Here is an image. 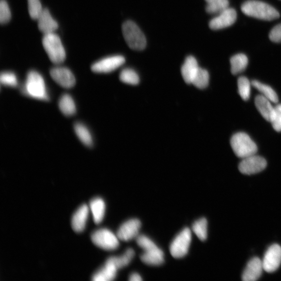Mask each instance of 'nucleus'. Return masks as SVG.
<instances>
[{"label": "nucleus", "instance_id": "obj_22", "mask_svg": "<svg viewBox=\"0 0 281 281\" xmlns=\"http://www.w3.org/2000/svg\"><path fill=\"white\" fill-rule=\"evenodd\" d=\"M59 108L64 115L72 116L76 112V106L72 97L68 94L63 95L59 101Z\"/></svg>", "mask_w": 281, "mask_h": 281}, {"label": "nucleus", "instance_id": "obj_6", "mask_svg": "<svg viewBox=\"0 0 281 281\" xmlns=\"http://www.w3.org/2000/svg\"><path fill=\"white\" fill-rule=\"evenodd\" d=\"M192 240L191 230L187 227L182 230L173 240L170 246L171 255L176 258L185 256L188 253Z\"/></svg>", "mask_w": 281, "mask_h": 281}, {"label": "nucleus", "instance_id": "obj_29", "mask_svg": "<svg viewBox=\"0 0 281 281\" xmlns=\"http://www.w3.org/2000/svg\"><path fill=\"white\" fill-rule=\"evenodd\" d=\"M229 5L228 0H213L207 3L206 10L210 14H219L229 8Z\"/></svg>", "mask_w": 281, "mask_h": 281}, {"label": "nucleus", "instance_id": "obj_27", "mask_svg": "<svg viewBox=\"0 0 281 281\" xmlns=\"http://www.w3.org/2000/svg\"><path fill=\"white\" fill-rule=\"evenodd\" d=\"M192 230L200 240H206L207 238V220L203 218L197 220L193 225Z\"/></svg>", "mask_w": 281, "mask_h": 281}, {"label": "nucleus", "instance_id": "obj_7", "mask_svg": "<svg viewBox=\"0 0 281 281\" xmlns=\"http://www.w3.org/2000/svg\"><path fill=\"white\" fill-rule=\"evenodd\" d=\"M94 244L105 250L116 249L119 245V239L116 235L107 229H101L95 231L91 235Z\"/></svg>", "mask_w": 281, "mask_h": 281}, {"label": "nucleus", "instance_id": "obj_8", "mask_svg": "<svg viewBox=\"0 0 281 281\" xmlns=\"http://www.w3.org/2000/svg\"><path fill=\"white\" fill-rule=\"evenodd\" d=\"M267 164L264 158L254 155L243 158L239 165V169L242 173L251 175L263 170Z\"/></svg>", "mask_w": 281, "mask_h": 281}, {"label": "nucleus", "instance_id": "obj_28", "mask_svg": "<svg viewBox=\"0 0 281 281\" xmlns=\"http://www.w3.org/2000/svg\"><path fill=\"white\" fill-rule=\"evenodd\" d=\"M209 75L206 70L199 68L192 81V84L199 89L206 88L209 83Z\"/></svg>", "mask_w": 281, "mask_h": 281}, {"label": "nucleus", "instance_id": "obj_33", "mask_svg": "<svg viewBox=\"0 0 281 281\" xmlns=\"http://www.w3.org/2000/svg\"><path fill=\"white\" fill-rule=\"evenodd\" d=\"M0 81L5 86L16 87L18 85L17 75L12 72H2L0 75Z\"/></svg>", "mask_w": 281, "mask_h": 281}, {"label": "nucleus", "instance_id": "obj_23", "mask_svg": "<svg viewBox=\"0 0 281 281\" xmlns=\"http://www.w3.org/2000/svg\"><path fill=\"white\" fill-rule=\"evenodd\" d=\"M74 129L78 138L84 145L90 148L93 146V136L89 129L84 125L79 123L75 124Z\"/></svg>", "mask_w": 281, "mask_h": 281}, {"label": "nucleus", "instance_id": "obj_18", "mask_svg": "<svg viewBox=\"0 0 281 281\" xmlns=\"http://www.w3.org/2000/svg\"><path fill=\"white\" fill-rule=\"evenodd\" d=\"M255 105L262 116L270 122L275 109L271 105V101L262 95H260L256 97Z\"/></svg>", "mask_w": 281, "mask_h": 281}, {"label": "nucleus", "instance_id": "obj_1", "mask_svg": "<svg viewBox=\"0 0 281 281\" xmlns=\"http://www.w3.org/2000/svg\"><path fill=\"white\" fill-rule=\"evenodd\" d=\"M241 10L247 16L262 20H272L280 17L279 13L274 7L256 0H249L243 3Z\"/></svg>", "mask_w": 281, "mask_h": 281}, {"label": "nucleus", "instance_id": "obj_4", "mask_svg": "<svg viewBox=\"0 0 281 281\" xmlns=\"http://www.w3.org/2000/svg\"><path fill=\"white\" fill-rule=\"evenodd\" d=\"M125 40L129 48L136 51L145 49L147 40L139 27L132 21H127L122 26Z\"/></svg>", "mask_w": 281, "mask_h": 281}, {"label": "nucleus", "instance_id": "obj_19", "mask_svg": "<svg viewBox=\"0 0 281 281\" xmlns=\"http://www.w3.org/2000/svg\"><path fill=\"white\" fill-rule=\"evenodd\" d=\"M141 260L144 262L150 265H159L164 262V254L158 247L152 250L144 251L141 256Z\"/></svg>", "mask_w": 281, "mask_h": 281}, {"label": "nucleus", "instance_id": "obj_24", "mask_svg": "<svg viewBox=\"0 0 281 281\" xmlns=\"http://www.w3.org/2000/svg\"><path fill=\"white\" fill-rule=\"evenodd\" d=\"M231 71L233 75H237L244 71L248 65V58L243 54L232 56L230 59Z\"/></svg>", "mask_w": 281, "mask_h": 281}, {"label": "nucleus", "instance_id": "obj_26", "mask_svg": "<svg viewBox=\"0 0 281 281\" xmlns=\"http://www.w3.org/2000/svg\"><path fill=\"white\" fill-rule=\"evenodd\" d=\"M252 84L254 88L260 91L263 96L267 98L271 102L275 103L278 102V95L270 87L257 80L253 81Z\"/></svg>", "mask_w": 281, "mask_h": 281}, {"label": "nucleus", "instance_id": "obj_15", "mask_svg": "<svg viewBox=\"0 0 281 281\" xmlns=\"http://www.w3.org/2000/svg\"><path fill=\"white\" fill-rule=\"evenodd\" d=\"M37 20L39 30L44 35L54 33L58 28L57 21L52 18L47 9H43Z\"/></svg>", "mask_w": 281, "mask_h": 281}, {"label": "nucleus", "instance_id": "obj_10", "mask_svg": "<svg viewBox=\"0 0 281 281\" xmlns=\"http://www.w3.org/2000/svg\"><path fill=\"white\" fill-rule=\"evenodd\" d=\"M262 262L265 271L272 273L278 270L281 263V247L278 244L271 245L265 252Z\"/></svg>", "mask_w": 281, "mask_h": 281}, {"label": "nucleus", "instance_id": "obj_37", "mask_svg": "<svg viewBox=\"0 0 281 281\" xmlns=\"http://www.w3.org/2000/svg\"><path fill=\"white\" fill-rule=\"evenodd\" d=\"M270 39L274 42H281V24L273 28L269 34Z\"/></svg>", "mask_w": 281, "mask_h": 281}, {"label": "nucleus", "instance_id": "obj_14", "mask_svg": "<svg viewBox=\"0 0 281 281\" xmlns=\"http://www.w3.org/2000/svg\"><path fill=\"white\" fill-rule=\"evenodd\" d=\"M263 269L262 261L255 257L250 260L243 272L242 279L244 281H255L260 279Z\"/></svg>", "mask_w": 281, "mask_h": 281}, {"label": "nucleus", "instance_id": "obj_13", "mask_svg": "<svg viewBox=\"0 0 281 281\" xmlns=\"http://www.w3.org/2000/svg\"><path fill=\"white\" fill-rule=\"evenodd\" d=\"M237 14L235 10L227 8L209 22V27L212 30L222 29L232 25L237 20Z\"/></svg>", "mask_w": 281, "mask_h": 281}, {"label": "nucleus", "instance_id": "obj_31", "mask_svg": "<svg viewBox=\"0 0 281 281\" xmlns=\"http://www.w3.org/2000/svg\"><path fill=\"white\" fill-rule=\"evenodd\" d=\"M239 93L242 99L247 101L250 95V83L248 79L245 77L239 78L238 82Z\"/></svg>", "mask_w": 281, "mask_h": 281}, {"label": "nucleus", "instance_id": "obj_2", "mask_svg": "<svg viewBox=\"0 0 281 281\" xmlns=\"http://www.w3.org/2000/svg\"><path fill=\"white\" fill-rule=\"evenodd\" d=\"M23 94L36 99L49 101L46 86L42 75L36 71H30L27 75L25 85L22 89Z\"/></svg>", "mask_w": 281, "mask_h": 281}, {"label": "nucleus", "instance_id": "obj_30", "mask_svg": "<svg viewBox=\"0 0 281 281\" xmlns=\"http://www.w3.org/2000/svg\"><path fill=\"white\" fill-rule=\"evenodd\" d=\"M119 78L121 81L132 85H138L140 81L138 74L129 68H127L120 73Z\"/></svg>", "mask_w": 281, "mask_h": 281}, {"label": "nucleus", "instance_id": "obj_17", "mask_svg": "<svg viewBox=\"0 0 281 281\" xmlns=\"http://www.w3.org/2000/svg\"><path fill=\"white\" fill-rule=\"evenodd\" d=\"M196 59L192 56L187 57L181 68V74L185 82L188 84L192 83L193 79L199 69Z\"/></svg>", "mask_w": 281, "mask_h": 281}, {"label": "nucleus", "instance_id": "obj_36", "mask_svg": "<svg viewBox=\"0 0 281 281\" xmlns=\"http://www.w3.org/2000/svg\"><path fill=\"white\" fill-rule=\"evenodd\" d=\"M136 242L138 245L144 250V251L158 248L155 243L145 235H140L136 238Z\"/></svg>", "mask_w": 281, "mask_h": 281}, {"label": "nucleus", "instance_id": "obj_38", "mask_svg": "<svg viewBox=\"0 0 281 281\" xmlns=\"http://www.w3.org/2000/svg\"><path fill=\"white\" fill-rule=\"evenodd\" d=\"M129 280L131 281H140L142 280L141 277L138 273H132Z\"/></svg>", "mask_w": 281, "mask_h": 281}, {"label": "nucleus", "instance_id": "obj_3", "mask_svg": "<svg viewBox=\"0 0 281 281\" xmlns=\"http://www.w3.org/2000/svg\"><path fill=\"white\" fill-rule=\"evenodd\" d=\"M42 44L51 61L55 64H62L66 58V52L60 37L56 34L44 35Z\"/></svg>", "mask_w": 281, "mask_h": 281}, {"label": "nucleus", "instance_id": "obj_12", "mask_svg": "<svg viewBox=\"0 0 281 281\" xmlns=\"http://www.w3.org/2000/svg\"><path fill=\"white\" fill-rule=\"evenodd\" d=\"M141 223L139 219H132L121 225L117 232L118 239L123 241H129L139 236Z\"/></svg>", "mask_w": 281, "mask_h": 281}, {"label": "nucleus", "instance_id": "obj_16", "mask_svg": "<svg viewBox=\"0 0 281 281\" xmlns=\"http://www.w3.org/2000/svg\"><path fill=\"white\" fill-rule=\"evenodd\" d=\"M89 214V208L83 205L75 211L72 220V225L75 232H81L85 229Z\"/></svg>", "mask_w": 281, "mask_h": 281}, {"label": "nucleus", "instance_id": "obj_11", "mask_svg": "<svg viewBox=\"0 0 281 281\" xmlns=\"http://www.w3.org/2000/svg\"><path fill=\"white\" fill-rule=\"evenodd\" d=\"M50 75L53 80L63 88L70 89L75 84V79L73 73L68 68L57 67L52 68Z\"/></svg>", "mask_w": 281, "mask_h": 281}, {"label": "nucleus", "instance_id": "obj_25", "mask_svg": "<svg viewBox=\"0 0 281 281\" xmlns=\"http://www.w3.org/2000/svg\"><path fill=\"white\" fill-rule=\"evenodd\" d=\"M134 254L133 249L129 248L123 256L110 257L108 261L114 265L118 269H121L127 266L131 262Z\"/></svg>", "mask_w": 281, "mask_h": 281}, {"label": "nucleus", "instance_id": "obj_34", "mask_svg": "<svg viewBox=\"0 0 281 281\" xmlns=\"http://www.w3.org/2000/svg\"><path fill=\"white\" fill-rule=\"evenodd\" d=\"M11 19V12L9 6L5 0L0 2V22L1 24H5Z\"/></svg>", "mask_w": 281, "mask_h": 281}, {"label": "nucleus", "instance_id": "obj_9", "mask_svg": "<svg viewBox=\"0 0 281 281\" xmlns=\"http://www.w3.org/2000/svg\"><path fill=\"white\" fill-rule=\"evenodd\" d=\"M125 62L123 56H115L102 59L91 66V70L96 73H109L114 71Z\"/></svg>", "mask_w": 281, "mask_h": 281}, {"label": "nucleus", "instance_id": "obj_35", "mask_svg": "<svg viewBox=\"0 0 281 281\" xmlns=\"http://www.w3.org/2000/svg\"><path fill=\"white\" fill-rule=\"evenodd\" d=\"M270 123L276 131H281V104L275 107Z\"/></svg>", "mask_w": 281, "mask_h": 281}, {"label": "nucleus", "instance_id": "obj_39", "mask_svg": "<svg viewBox=\"0 0 281 281\" xmlns=\"http://www.w3.org/2000/svg\"><path fill=\"white\" fill-rule=\"evenodd\" d=\"M205 1H206L207 2V3H209L210 2H211L212 1H213V0H205Z\"/></svg>", "mask_w": 281, "mask_h": 281}, {"label": "nucleus", "instance_id": "obj_20", "mask_svg": "<svg viewBox=\"0 0 281 281\" xmlns=\"http://www.w3.org/2000/svg\"><path fill=\"white\" fill-rule=\"evenodd\" d=\"M118 269L108 261L105 266L95 273L93 280L94 281H110L114 279L117 275Z\"/></svg>", "mask_w": 281, "mask_h": 281}, {"label": "nucleus", "instance_id": "obj_21", "mask_svg": "<svg viewBox=\"0 0 281 281\" xmlns=\"http://www.w3.org/2000/svg\"><path fill=\"white\" fill-rule=\"evenodd\" d=\"M105 202L101 198L94 199L90 202V208L95 224H100L102 222L105 215Z\"/></svg>", "mask_w": 281, "mask_h": 281}, {"label": "nucleus", "instance_id": "obj_32", "mask_svg": "<svg viewBox=\"0 0 281 281\" xmlns=\"http://www.w3.org/2000/svg\"><path fill=\"white\" fill-rule=\"evenodd\" d=\"M28 7L30 17L34 20L38 19L43 10L40 0H28Z\"/></svg>", "mask_w": 281, "mask_h": 281}, {"label": "nucleus", "instance_id": "obj_5", "mask_svg": "<svg viewBox=\"0 0 281 281\" xmlns=\"http://www.w3.org/2000/svg\"><path fill=\"white\" fill-rule=\"evenodd\" d=\"M231 146L235 155L243 159L255 155L257 151L256 144L245 133L239 132L233 135Z\"/></svg>", "mask_w": 281, "mask_h": 281}]
</instances>
